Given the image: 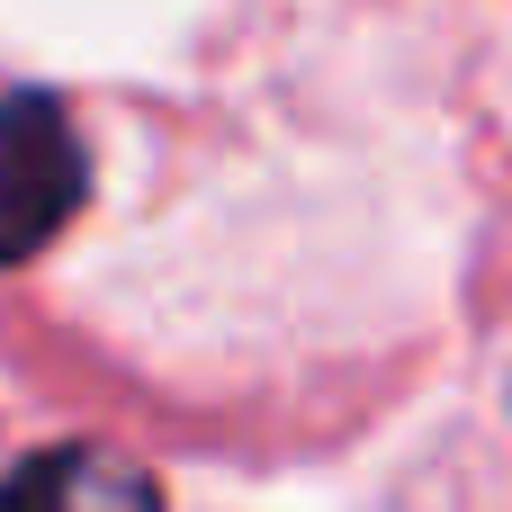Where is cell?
Returning <instances> with one entry per match:
<instances>
[{
	"label": "cell",
	"mask_w": 512,
	"mask_h": 512,
	"mask_svg": "<svg viewBox=\"0 0 512 512\" xmlns=\"http://www.w3.org/2000/svg\"><path fill=\"white\" fill-rule=\"evenodd\" d=\"M369 512H512V243L477 288V342L450 405L369 486Z\"/></svg>",
	"instance_id": "cell-1"
},
{
	"label": "cell",
	"mask_w": 512,
	"mask_h": 512,
	"mask_svg": "<svg viewBox=\"0 0 512 512\" xmlns=\"http://www.w3.org/2000/svg\"><path fill=\"white\" fill-rule=\"evenodd\" d=\"M0 512H171V486L135 441L0 414Z\"/></svg>",
	"instance_id": "cell-3"
},
{
	"label": "cell",
	"mask_w": 512,
	"mask_h": 512,
	"mask_svg": "<svg viewBox=\"0 0 512 512\" xmlns=\"http://www.w3.org/2000/svg\"><path fill=\"white\" fill-rule=\"evenodd\" d=\"M99 171V108L63 81L0 72V279H27L81 234V216L99 207Z\"/></svg>",
	"instance_id": "cell-2"
}]
</instances>
